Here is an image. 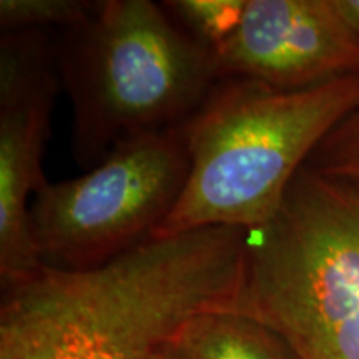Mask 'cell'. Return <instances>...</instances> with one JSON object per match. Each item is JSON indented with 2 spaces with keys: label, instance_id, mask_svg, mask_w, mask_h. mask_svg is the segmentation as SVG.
Instances as JSON below:
<instances>
[{
  "label": "cell",
  "instance_id": "obj_6",
  "mask_svg": "<svg viewBox=\"0 0 359 359\" xmlns=\"http://www.w3.org/2000/svg\"><path fill=\"white\" fill-rule=\"evenodd\" d=\"M62 88L48 30L0 35V285L43 268L30 233V195L47 178L42 158Z\"/></svg>",
  "mask_w": 359,
  "mask_h": 359
},
{
  "label": "cell",
  "instance_id": "obj_10",
  "mask_svg": "<svg viewBox=\"0 0 359 359\" xmlns=\"http://www.w3.org/2000/svg\"><path fill=\"white\" fill-rule=\"evenodd\" d=\"M98 4V0H2L0 27L2 32L70 29L87 20Z\"/></svg>",
  "mask_w": 359,
  "mask_h": 359
},
{
  "label": "cell",
  "instance_id": "obj_13",
  "mask_svg": "<svg viewBox=\"0 0 359 359\" xmlns=\"http://www.w3.org/2000/svg\"><path fill=\"white\" fill-rule=\"evenodd\" d=\"M158 359H180V358H178V354H177V353H175V351H173V349H172V351L165 353V354H163V356H160Z\"/></svg>",
  "mask_w": 359,
  "mask_h": 359
},
{
  "label": "cell",
  "instance_id": "obj_11",
  "mask_svg": "<svg viewBox=\"0 0 359 359\" xmlns=\"http://www.w3.org/2000/svg\"><path fill=\"white\" fill-rule=\"evenodd\" d=\"M306 167L359 188V107L320 143Z\"/></svg>",
  "mask_w": 359,
  "mask_h": 359
},
{
  "label": "cell",
  "instance_id": "obj_1",
  "mask_svg": "<svg viewBox=\"0 0 359 359\" xmlns=\"http://www.w3.org/2000/svg\"><path fill=\"white\" fill-rule=\"evenodd\" d=\"M248 230L151 238L92 269L45 266L2 288L0 359H158L193 318L231 311Z\"/></svg>",
  "mask_w": 359,
  "mask_h": 359
},
{
  "label": "cell",
  "instance_id": "obj_12",
  "mask_svg": "<svg viewBox=\"0 0 359 359\" xmlns=\"http://www.w3.org/2000/svg\"><path fill=\"white\" fill-rule=\"evenodd\" d=\"M331 6L359 42V0H331Z\"/></svg>",
  "mask_w": 359,
  "mask_h": 359
},
{
  "label": "cell",
  "instance_id": "obj_9",
  "mask_svg": "<svg viewBox=\"0 0 359 359\" xmlns=\"http://www.w3.org/2000/svg\"><path fill=\"white\" fill-rule=\"evenodd\" d=\"M248 0H168L161 2L175 24L196 43L215 52L235 32Z\"/></svg>",
  "mask_w": 359,
  "mask_h": 359
},
{
  "label": "cell",
  "instance_id": "obj_3",
  "mask_svg": "<svg viewBox=\"0 0 359 359\" xmlns=\"http://www.w3.org/2000/svg\"><path fill=\"white\" fill-rule=\"evenodd\" d=\"M55 45L72 154L87 170L122 143L188 122L219 80L213 52L150 0H100Z\"/></svg>",
  "mask_w": 359,
  "mask_h": 359
},
{
  "label": "cell",
  "instance_id": "obj_4",
  "mask_svg": "<svg viewBox=\"0 0 359 359\" xmlns=\"http://www.w3.org/2000/svg\"><path fill=\"white\" fill-rule=\"evenodd\" d=\"M231 311L299 359H359V188L304 165L278 212L248 231Z\"/></svg>",
  "mask_w": 359,
  "mask_h": 359
},
{
  "label": "cell",
  "instance_id": "obj_7",
  "mask_svg": "<svg viewBox=\"0 0 359 359\" xmlns=\"http://www.w3.org/2000/svg\"><path fill=\"white\" fill-rule=\"evenodd\" d=\"M218 79L304 90L359 74V42L331 0H248L213 52Z\"/></svg>",
  "mask_w": 359,
  "mask_h": 359
},
{
  "label": "cell",
  "instance_id": "obj_5",
  "mask_svg": "<svg viewBox=\"0 0 359 359\" xmlns=\"http://www.w3.org/2000/svg\"><path fill=\"white\" fill-rule=\"evenodd\" d=\"M190 175L187 122L116 147L82 177L47 182L30 203L40 262L92 269L151 240Z\"/></svg>",
  "mask_w": 359,
  "mask_h": 359
},
{
  "label": "cell",
  "instance_id": "obj_8",
  "mask_svg": "<svg viewBox=\"0 0 359 359\" xmlns=\"http://www.w3.org/2000/svg\"><path fill=\"white\" fill-rule=\"evenodd\" d=\"M173 351L180 359H299L276 333L233 311L193 318Z\"/></svg>",
  "mask_w": 359,
  "mask_h": 359
},
{
  "label": "cell",
  "instance_id": "obj_2",
  "mask_svg": "<svg viewBox=\"0 0 359 359\" xmlns=\"http://www.w3.org/2000/svg\"><path fill=\"white\" fill-rule=\"evenodd\" d=\"M359 107V74L304 90L219 79L187 122L190 175L151 238L263 226L313 151Z\"/></svg>",
  "mask_w": 359,
  "mask_h": 359
}]
</instances>
